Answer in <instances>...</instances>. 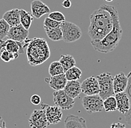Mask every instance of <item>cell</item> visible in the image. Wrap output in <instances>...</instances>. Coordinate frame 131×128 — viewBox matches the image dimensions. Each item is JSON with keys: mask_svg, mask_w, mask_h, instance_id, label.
Wrapping results in <instances>:
<instances>
[{"mask_svg": "<svg viewBox=\"0 0 131 128\" xmlns=\"http://www.w3.org/2000/svg\"><path fill=\"white\" fill-rule=\"evenodd\" d=\"M0 53H0V59H1L3 62H6V63H8V62H11V61H13V60H15V59H17L16 56H15V55H14V54L9 53L7 50H2Z\"/></svg>", "mask_w": 131, "mask_h": 128, "instance_id": "obj_28", "label": "cell"}, {"mask_svg": "<svg viewBox=\"0 0 131 128\" xmlns=\"http://www.w3.org/2000/svg\"><path fill=\"white\" fill-rule=\"evenodd\" d=\"M106 2H113V0H105Z\"/></svg>", "mask_w": 131, "mask_h": 128, "instance_id": "obj_36", "label": "cell"}, {"mask_svg": "<svg viewBox=\"0 0 131 128\" xmlns=\"http://www.w3.org/2000/svg\"><path fill=\"white\" fill-rule=\"evenodd\" d=\"M50 55V48L45 39L35 37L30 39L26 48V56L28 63L31 66L35 67L44 63Z\"/></svg>", "mask_w": 131, "mask_h": 128, "instance_id": "obj_3", "label": "cell"}, {"mask_svg": "<svg viewBox=\"0 0 131 128\" xmlns=\"http://www.w3.org/2000/svg\"><path fill=\"white\" fill-rule=\"evenodd\" d=\"M99 8L104 9L110 13L113 19V29L102 40L97 42L91 41V45L95 50L103 53H109L113 51L118 45L122 37V30L121 27L118 12L115 7L103 5Z\"/></svg>", "mask_w": 131, "mask_h": 128, "instance_id": "obj_1", "label": "cell"}, {"mask_svg": "<svg viewBox=\"0 0 131 128\" xmlns=\"http://www.w3.org/2000/svg\"><path fill=\"white\" fill-rule=\"evenodd\" d=\"M2 19L10 25V27H14L20 24L19 9L15 8L6 11L3 14Z\"/></svg>", "mask_w": 131, "mask_h": 128, "instance_id": "obj_19", "label": "cell"}, {"mask_svg": "<svg viewBox=\"0 0 131 128\" xmlns=\"http://www.w3.org/2000/svg\"><path fill=\"white\" fill-rule=\"evenodd\" d=\"M5 124V121H4V119L0 116V125H2V124Z\"/></svg>", "mask_w": 131, "mask_h": 128, "instance_id": "obj_35", "label": "cell"}, {"mask_svg": "<svg viewBox=\"0 0 131 128\" xmlns=\"http://www.w3.org/2000/svg\"><path fill=\"white\" fill-rule=\"evenodd\" d=\"M127 86V76L124 73H119L113 77V90L115 94L125 92Z\"/></svg>", "mask_w": 131, "mask_h": 128, "instance_id": "obj_17", "label": "cell"}, {"mask_svg": "<svg viewBox=\"0 0 131 128\" xmlns=\"http://www.w3.org/2000/svg\"><path fill=\"white\" fill-rule=\"evenodd\" d=\"M24 49V41L18 42L9 39L6 40H0V52L5 50L18 58L19 53H23Z\"/></svg>", "mask_w": 131, "mask_h": 128, "instance_id": "obj_10", "label": "cell"}, {"mask_svg": "<svg viewBox=\"0 0 131 128\" xmlns=\"http://www.w3.org/2000/svg\"><path fill=\"white\" fill-rule=\"evenodd\" d=\"M28 124L31 128H46L49 125L46 112L43 109L34 110L28 119Z\"/></svg>", "mask_w": 131, "mask_h": 128, "instance_id": "obj_8", "label": "cell"}, {"mask_svg": "<svg viewBox=\"0 0 131 128\" xmlns=\"http://www.w3.org/2000/svg\"><path fill=\"white\" fill-rule=\"evenodd\" d=\"M104 110L106 112H113L117 110V104L115 96H110L103 102Z\"/></svg>", "mask_w": 131, "mask_h": 128, "instance_id": "obj_25", "label": "cell"}, {"mask_svg": "<svg viewBox=\"0 0 131 128\" xmlns=\"http://www.w3.org/2000/svg\"><path fill=\"white\" fill-rule=\"evenodd\" d=\"M48 17L60 23H62L66 21V17L64 14L60 11H54V12L49 13Z\"/></svg>", "mask_w": 131, "mask_h": 128, "instance_id": "obj_27", "label": "cell"}, {"mask_svg": "<svg viewBox=\"0 0 131 128\" xmlns=\"http://www.w3.org/2000/svg\"><path fill=\"white\" fill-rule=\"evenodd\" d=\"M82 93L86 96L97 95L99 93L98 81L95 76H90L81 83Z\"/></svg>", "mask_w": 131, "mask_h": 128, "instance_id": "obj_12", "label": "cell"}, {"mask_svg": "<svg viewBox=\"0 0 131 128\" xmlns=\"http://www.w3.org/2000/svg\"><path fill=\"white\" fill-rule=\"evenodd\" d=\"M65 128H87L86 120L81 116L69 115L64 120Z\"/></svg>", "mask_w": 131, "mask_h": 128, "instance_id": "obj_16", "label": "cell"}, {"mask_svg": "<svg viewBox=\"0 0 131 128\" xmlns=\"http://www.w3.org/2000/svg\"><path fill=\"white\" fill-rule=\"evenodd\" d=\"M99 84L100 97L104 100L110 96H113L115 94L113 90V76L108 73H103L96 77Z\"/></svg>", "mask_w": 131, "mask_h": 128, "instance_id": "obj_4", "label": "cell"}, {"mask_svg": "<svg viewBox=\"0 0 131 128\" xmlns=\"http://www.w3.org/2000/svg\"><path fill=\"white\" fill-rule=\"evenodd\" d=\"M59 62L63 68L64 73L67 71L69 69L74 67L76 64V61L74 58L71 55H62L60 56Z\"/></svg>", "mask_w": 131, "mask_h": 128, "instance_id": "obj_22", "label": "cell"}, {"mask_svg": "<svg viewBox=\"0 0 131 128\" xmlns=\"http://www.w3.org/2000/svg\"><path fill=\"white\" fill-rule=\"evenodd\" d=\"M45 81L54 91H58V90H64L68 81L66 80L65 74L63 73L54 76H50L49 78H46Z\"/></svg>", "mask_w": 131, "mask_h": 128, "instance_id": "obj_14", "label": "cell"}, {"mask_svg": "<svg viewBox=\"0 0 131 128\" xmlns=\"http://www.w3.org/2000/svg\"><path fill=\"white\" fill-rule=\"evenodd\" d=\"M62 6L65 8H69L72 6V2L70 0H64L62 2Z\"/></svg>", "mask_w": 131, "mask_h": 128, "instance_id": "obj_34", "label": "cell"}, {"mask_svg": "<svg viewBox=\"0 0 131 128\" xmlns=\"http://www.w3.org/2000/svg\"><path fill=\"white\" fill-rule=\"evenodd\" d=\"M30 102L31 103L34 105H39L41 104L42 102V100H41L40 96L35 94V95H33L31 98H30Z\"/></svg>", "mask_w": 131, "mask_h": 128, "instance_id": "obj_31", "label": "cell"}, {"mask_svg": "<svg viewBox=\"0 0 131 128\" xmlns=\"http://www.w3.org/2000/svg\"><path fill=\"white\" fill-rule=\"evenodd\" d=\"M63 90L69 97L74 99L82 93L81 83L79 81H68Z\"/></svg>", "mask_w": 131, "mask_h": 128, "instance_id": "obj_18", "label": "cell"}, {"mask_svg": "<svg viewBox=\"0 0 131 128\" xmlns=\"http://www.w3.org/2000/svg\"><path fill=\"white\" fill-rule=\"evenodd\" d=\"M31 10L33 17L40 19L45 14L50 13V8L40 0H34L31 4Z\"/></svg>", "mask_w": 131, "mask_h": 128, "instance_id": "obj_15", "label": "cell"}, {"mask_svg": "<svg viewBox=\"0 0 131 128\" xmlns=\"http://www.w3.org/2000/svg\"><path fill=\"white\" fill-rule=\"evenodd\" d=\"M44 30L49 39L54 41L63 40V33L60 26L55 28H48L44 27Z\"/></svg>", "mask_w": 131, "mask_h": 128, "instance_id": "obj_20", "label": "cell"}, {"mask_svg": "<svg viewBox=\"0 0 131 128\" xmlns=\"http://www.w3.org/2000/svg\"><path fill=\"white\" fill-rule=\"evenodd\" d=\"M110 128H126L124 124L122 123H113L110 126Z\"/></svg>", "mask_w": 131, "mask_h": 128, "instance_id": "obj_33", "label": "cell"}, {"mask_svg": "<svg viewBox=\"0 0 131 128\" xmlns=\"http://www.w3.org/2000/svg\"><path fill=\"white\" fill-rule=\"evenodd\" d=\"M115 98L117 104V110L123 115H125L131 107L130 101L125 92L115 94Z\"/></svg>", "mask_w": 131, "mask_h": 128, "instance_id": "obj_13", "label": "cell"}, {"mask_svg": "<svg viewBox=\"0 0 131 128\" xmlns=\"http://www.w3.org/2000/svg\"><path fill=\"white\" fill-rule=\"evenodd\" d=\"M53 101L56 106L63 110L72 109L75 103L74 99L68 96L63 90L53 93Z\"/></svg>", "mask_w": 131, "mask_h": 128, "instance_id": "obj_7", "label": "cell"}, {"mask_svg": "<svg viewBox=\"0 0 131 128\" xmlns=\"http://www.w3.org/2000/svg\"><path fill=\"white\" fill-rule=\"evenodd\" d=\"M20 15V24H22L26 30H29L33 22L34 17L29 12L26 11L24 9L19 10Z\"/></svg>", "mask_w": 131, "mask_h": 128, "instance_id": "obj_21", "label": "cell"}, {"mask_svg": "<svg viewBox=\"0 0 131 128\" xmlns=\"http://www.w3.org/2000/svg\"><path fill=\"white\" fill-rule=\"evenodd\" d=\"M104 100L100 97V96L92 95V96H84L82 99V105L85 110L88 113L101 112L104 110L103 105Z\"/></svg>", "mask_w": 131, "mask_h": 128, "instance_id": "obj_6", "label": "cell"}, {"mask_svg": "<svg viewBox=\"0 0 131 128\" xmlns=\"http://www.w3.org/2000/svg\"><path fill=\"white\" fill-rule=\"evenodd\" d=\"M124 116H125V121H126L127 124L131 125V107L130 110L124 115Z\"/></svg>", "mask_w": 131, "mask_h": 128, "instance_id": "obj_32", "label": "cell"}, {"mask_svg": "<svg viewBox=\"0 0 131 128\" xmlns=\"http://www.w3.org/2000/svg\"><path fill=\"white\" fill-rule=\"evenodd\" d=\"M40 108L43 109L46 112V116L49 124H57L62 119V110L57 106H49L48 104L41 102Z\"/></svg>", "mask_w": 131, "mask_h": 128, "instance_id": "obj_9", "label": "cell"}, {"mask_svg": "<svg viewBox=\"0 0 131 128\" xmlns=\"http://www.w3.org/2000/svg\"><path fill=\"white\" fill-rule=\"evenodd\" d=\"M60 27L63 33V40L66 43H72L81 38V29L74 23L65 21L60 23Z\"/></svg>", "mask_w": 131, "mask_h": 128, "instance_id": "obj_5", "label": "cell"}, {"mask_svg": "<svg viewBox=\"0 0 131 128\" xmlns=\"http://www.w3.org/2000/svg\"><path fill=\"white\" fill-rule=\"evenodd\" d=\"M10 28V25L3 19H0V40H4L7 37Z\"/></svg>", "mask_w": 131, "mask_h": 128, "instance_id": "obj_26", "label": "cell"}, {"mask_svg": "<svg viewBox=\"0 0 131 128\" xmlns=\"http://www.w3.org/2000/svg\"><path fill=\"white\" fill-rule=\"evenodd\" d=\"M90 23L88 35L91 41L97 42L102 40L113 29V19L110 13L99 8L90 16Z\"/></svg>", "mask_w": 131, "mask_h": 128, "instance_id": "obj_2", "label": "cell"}, {"mask_svg": "<svg viewBox=\"0 0 131 128\" xmlns=\"http://www.w3.org/2000/svg\"><path fill=\"white\" fill-rule=\"evenodd\" d=\"M125 93H127V95L130 101L131 105V71L127 75V86L126 88Z\"/></svg>", "mask_w": 131, "mask_h": 128, "instance_id": "obj_30", "label": "cell"}, {"mask_svg": "<svg viewBox=\"0 0 131 128\" xmlns=\"http://www.w3.org/2000/svg\"><path fill=\"white\" fill-rule=\"evenodd\" d=\"M29 34L28 30H26L22 24L10 27L8 31L7 38L18 42H23L28 39Z\"/></svg>", "mask_w": 131, "mask_h": 128, "instance_id": "obj_11", "label": "cell"}, {"mask_svg": "<svg viewBox=\"0 0 131 128\" xmlns=\"http://www.w3.org/2000/svg\"><path fill=\"white\" fill-rule=\"evenodd\" d=\"M60 25V22H57L56 21L50 19L49 17H46L43 22V26L48 28H55Z\"/></svg>", "mask_w": 131, "mask_h": 128, "instance_id": "obj_29", "label": "cell"}, {"mask_svg": "<svg viewBox=\"0 0 131 128\" xmlns=\"http://www.w3.org/2000/svg\"><path fill=\"white\" fill-rule=\"evenodd\" d=\"M64 74L67 81H78L81 78L82 71L80 68L74 66L66 71Z\"/></svg>", "mask_w": 131, "mask_h": 128, "instance_id": "obj_23", "label": "cell"}, {"mask_svg": "<svg viewBox=\"0 0 131 128\" xmlns=\"http://www.w3.org/2000/svg\"><path fill=\"white\" fill-rule=\"evenodd\" d=\"M49 73L50 76H54L64 73L63 68L59 61H54L50 64L49 67Z\"/></svg>", "mask_w": 131, "mask_h": 128, "instance_id": "obj_24", "label": "cell"}]
</instances>
